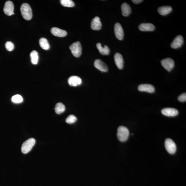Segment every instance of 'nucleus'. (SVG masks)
Here are the masks:
<instances>
[{"instance_id":"ddd939ff","label":"nucleus","mask_w":186,"mask_h":186,"mask_svg":"<svg viewBox=\"0 0 186 186\" xmlns=\"http://www.w3.org/2000/svg\"><path fill=\"white\" fill-rule=\"evenodd\" d=\"M68 82L70 86L75 87L82 84V80L80 78L77 76H71L69 78Z\"/></svg>"},{"instance_id":"aec40b11","label":"nucleus","mask_w":186,"mask_h":186,"mask_svg":"<svg viewBox=\"0 0 186 186\" xmlns=\"http://www.w3.org/2000/svg\"><path fill=\"white\" fill-rule=\"evenodd\" d=\"M97 49L100 54L103 55H107L109 54L110 49L108 46L105 45L104 47L101 46V43H98L96 45Z\"/></svg>"},{"instance_id":"393cba45","label":"nucleus","mask_w":186,"mask_h":186,"mask_svg":"<svg viewBox=\"0 0 186 186\" xmlns=\"http://www.w3.org/2000/svg\"><path fill=\"white\" fill-rule=\"evenodd\" d=\"M11 101L15 103H19L22 102L23 101L22 96L19 94H16L14 96L11 98Z\"/></svg>"},{"instance_id":"4468645a","label":"nucleus","mask_w":186,"mask_h":186,"mask_svg":"<svg viewBox=\"0 0 186 186\" xmlns=\"http://www.w3.org/2000/svg\"><path fill=\"white\" fill-rule=\"evenodd\" d=\"M115 61L117 67L121 69L123 67L124 61L123 57L120 53H116L114 56Z\"/></svg>"},{"instance_id":"1a4fd4ad","label":"nucleus","mask_w":186,"mask_h":186,"mask_svg":"<svg viewBox=\"0 0 186 186\" xmlns=\"http://www.w3.org/2000/svg\"><path fill=\"white\" fill-rule=\"evenodd\" d=\"M3 10L5 14L7 15L11 16L14 14L13 3L11 1H7L5 3Z\"/></svg>"},{"instance_id":"20e7f679","label":"nucleus","mask_w":186,"mask_h":186,"mask_svg":"<svg viewBox=\"0 0 186 186\" xmlns=\"http://www.w3.org/2000/svg\"><path fill=\"white\" fill-rule=\"evenodd\" d=\"M69 48L72 54L76 57H79L82 54V45L79 41H76L73 43L71 45Z\"/></svg>"},{"instance_id":"5701e85b","label":"nucleus","mask_w":186,"mask_h":186,"mask_svg":"<svg viewBox=\"0 0 186 186\" xmlns=\"http://www.w3.org/2000/svg\"><path fill=\"white\" fill-rule=\"evenodd\" d=\"M55 109L56 113L59 115L65 111V105L63 103L59 102L56 104Z\"/></svg>"},{"instance_id":"4be33fe9","label":"nucleus","mask_w":186,"mask_h":186,"mask_svg":"<svg viewBox=\"0 0 186 186\" xmlns=\"http://www.w3.org/2000/svg\"><path fill=\"white\" fill-rule=\"evenodd\" d=\"M31 62L33 65H37L38 61L39 56L37 52L33 51L30 53Z\"/></svg>"},{"instance_id":"bb28decb","label":"nucleus","mask_w":186,"mask_h":186,"mask_svg":"<svg viewBox=\"0 0 186 186\" xmlns=\"http://www.w3.org/2000/svg\"><path fill=\"white\" fill-rule=\"evenodd\" d=\"M5 47L8 51H11L14 48V45L13 42L11 41H8L5 44Z\"/></svg>"},{"instance_id":"a878e982","label":"nucleus","mask_w":186,"mask_h":186,"mask_svg":"<svg viewBox=\"0 0 186 186\" xmlns=\"http://www.w3.org/2000/svg\"><path fill=\"white\" fill-rule=\"evenodd\" d=\"M77 120L76 117L73 115H71L67 117L65 121L67 123L72 124L75 123Z\"/></svg>"},{"instance_id":"9b49d317","label":"nucleus","mask_w":186,"mask_h":186,"mask_svg":"<svg viewBox=\"0 0 186 186\" xmlns=\"http://www.w3.org/2000/svg\"><path fill=\"white\" fill-rule=\"evenodd\" d=\"M164 115L168 117H175L178 114V110L175 108H163L161 111Z\"/></svg>"},{"instance_id":"7ed1b4c3","label":"nucleus","mask_w":186,"mask_h":186,"mask_svg":"<svg viewBox=\"0 0 186 186\" xmlns=\"http://www.w3.org/2000/svg\"><path fill=\"white\" fill-rule=\"evenodd\" d=\"M36 143L35 140L33 138L27 140L23 143L22 146V151L24 154H27L31 151Z\"/></svg>"},{"instance_id":"f03ea898","label":"nucleus","mask_w":186,"mask_h":186,"mask_svg":"<svg viewBox=\"0 0 186 186\" xmlns=\"http://www.w3.org/2000/svg\"><path fill=\"white\" fill-rule=\"evenodd\" d=\"M117 135L119 140L122 142H125L127 140L129 137L128 129L125 126H121L118 129Z\"/></svg>"},{"instance_id":"6e6552de","label":"nucleus","mask_w":186,"mask_h":186,"mask_svg":"<svg viewBox=\"0 0 186 186\" xmlns=\"http://www.w3.org/2000/svg\"><path fill=\"white\" fill-rule=\"evenodd\" d=\"M114 31L115 36L117 39L119 40H122L124 37V32L121 25L119 23L115 24Z\"/></svg>"},{"instance_id":"c85d7f7f","label":"nucleus","mask_w":186,"mask_h":186,"mask_svg":"<svg viewBox=\"0 0 186 186\" xmlns=\"http://www.w3.org/2000/svg\"><path fill=\"white\" fill-rule=\"evenodd\" d=\"M132 1L135 4H137L142 2L143 1L142 0H133Z\"/></svg>"},{"instance_id":"423d86ee","label":"nucleus","mask_w":186,"mask_h":186,"mask_svg":"<svg viewBox=\"0 0 186 186\" xmlns=\"http://www.w3.org/2000/svg\"><path fill=\"white\" fill-rule=\"evenodd\" d=\"M161 63L162 66L168 71H170L175 66V62L171 58H166L162 60Z\"/></svg>"},{"instance_id":"f3484780","label":"nucleus","mask_w":186,"mask_h":186,"mask_svg":"<svg viewBox=\"0 0 186 186\" xmlns=\"http://www.w3.org/2000/svg\"><path fill=\"white\" fill-rule=\"evenodd\" d=\"M140 30L144 32H151L155 30L154 26L151 23H142L139 26Z\"/></svg>"},{"instance_id":"cd10ccee","label":"nucleus","mask_w":186,"mask_h":186,"mask_svg":"<svg viewBox=\"0 0 186 186\" xmlns=\"http://www.w3.org/2000/svg\"><path fill=\"white\" fill-rule=\"evenodd\" d=\"M178 100L179 101L181 102H184L186 101V93H184L181 94L178 97Z\"/></svg>"},{"instance_id":"dca6fc26","label":"nucleus","mask_w":186,"mask_h":186,"mask_svg":"<svg viewBox=\"0 0 186 186\" xmlns=\"http://www.w3.org/2000/svg\"><path fill=\"white\" fill-rule=\"evenodd\" d=\"M51 32L53 35L58 37H64L67 34L66 31L57 27H53L51 29Z\"/></svg>"},{"instance_id":"b1692460","label":"nucleus","mask_w":186,"mask_h":186,"mask_svg":"<svg viewBox=\"0 0 186 186\" xmlns=\"http://www.w3.org/2000/svg\"><path fill=\"white\" fill-rule=\"evenodd\" d=\"M60 3L63 6L68 7H72L75 6V3L71 0H61Z\"/></svg>"},{"instance_id":"2eb2a0df","label":"nucleus","mask_w":186,"mask_h":186,"mask_svg":"<svg viewBox=\"0 0 186 186\" xmlns=\"http://www.w3.org/2000/svg\"><path fill=\"white\" fill-rule=\"evenodd\" d=\"M102 24L99 17H96L93 19L91 24V29L94 30H98L101 28Z\"/></svg>"},{"instance_id":"6ab92c4d","label":"nucleus","mask_w":186,"mask_h":186,"mask_svg":"<svg viewBox=\"0 0 186 186\" xmlns=\"http://www.w3.org/2000/svg\"><path fill=\"white\" fill-rule=\"evenodd\" d=\"M172 9L170 6H163L160 7L158 9V13L160 15L165 16L168 15L172 11Z\"/></svg>"},{"instance_id":"412c9836","label":"nucleus","mask_w":186,"mask_h":186,"mask_svg":"<svg viewBox=\"0 0 186 186\" xmlns=\"http://www.w3.org/2000/svg\"><path fill=\"white\" fill-rule=\"evenodd\" d=\"M39 44L40 47L44 50H47L50 48V45L47 40L42 38L39 40Z\"/></svg>"},{"instance_id":"0eeeda50","label":"nucleus","mask_w":186,"mask_h":186,"mask_svg":"<svg viewBox=\"0 0 186 186\" xmlns=\"http://www.w3.org/2000/svg\"><path fill=\"white\" fill-rule=\"evenodd\" d=\"M184 43L183 38L179 35L176 37L170 44V46L173 49H177L181 46Z\"/></svg>"},{"instance_id":"39448f33","label":"nucleus","mask_w":186,"mask_h":186,"mask_svg":"<svg viewBox=\"0 0 186 186\" xmlns=\"http://www.w3.org/2000/svg\"><path fill=\"white\" fill-rule=\"evenodd\" d=\"M165 146L167 151L170 154H174L177 150V146L172 139L168 138L165 141Z\"/></svg>"},{"instance_id":"a211bd4d","label":"nucleus","mask_w":186,"mask_h":186,"mask_svg":"<svg viewBox=\"0 0 186 186\" xmlns=\"http://www.w3.org/2000/svg\"><path fill=\"white\" fill-rule=\"evenodd\" d=\"M121 9L122 14L125 17L128 16L131 11L130 7L127 3H123L122 5Z\"/></svg>"},{"instance_id":"f257e3e1","label":"nucleus","mask_w":186,"mask_h":186,"mask_svg":"<svg viewBox=\"0 0 186 186\" xmlns=\"http://www.w3.org/2000/svg\"><path fill=\"white\" fill-rule=\"evenodd\" d=\"M20 11L24 18L25 20H30L32 17V9L29 4L24 3L22 4L20 7Z\"/></svg>"},{"instance_id":"f8f14e48","label":"nucleus","mask_w":186,"mask_h":186,"mask_svg":"<svg viewBox=\"0 0 186 186\" xmlns=\"http://www.w3.org/2000/svg\"><path fill=\"white\" fill-rule=\"evenodd\" d=\"M139 90L140 91H144L150 93L154 92L155 89L153 86L149 84H140L138 87Z\"/></svg>"},{"instance_id":"9d476101","label":"nucleus","mask_w":186,"mask_h":186,"mask_svg":"<svg viewBox=\"0 0 186 186\" xmlns=\"http://www.w3.org/2000/svg\"><path fill=\"white\" fill-rule=\"evenodd\" d=\"M94 65L96 69L101 71L106 72L108 71L107 65L100 59L96 60L94 62Z\"/></svg>"}]
</instances>
